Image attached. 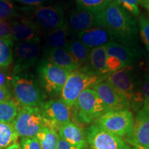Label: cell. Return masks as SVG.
<instances>
[{"label": "cell", "mask_w": 149, "mask_h": 149, "mask_svg": "<svg viewBox=\"0 0 149 149\" xmlns=\"http://www.w3.org/2000/svg\"><path fill=\"white\" fill-rule=\"evenodd\" d=\"M97 25L106 29L122 44L134 47L137 37V24L131 15L112 0L96 15Z\"/></svg>", "instance_id": "6da1fadb"}, {"label": "cell", "mask_w": 149, "mask_h": 149, "mask_svg": "<svg viewBox=\"0 0 149 149\" xmlns=\"http://www.w3.org/2000/svg\"><path fill=\"white\" fill-rule=\"evenodd\" d=\"M19 10L23 17L32 22L42 34L46 35L58 29L65 22L64 13L59 5L27 6Z\"/></svg>", "instance_id": "7a4b0ae2"}, {"label": "cell", "mask_w": 149, "mask_h": 149, "mask_svg": "<svg viewBox=\"0 0 149 149\" xmlns=\"http://www.w3.org/2000/svg\"><path fill=\"white\" fill-rule=\"evenodd\" d=\"M11 83L17 101L22 107L40 108L45 102V95L31 72L26 71L13 74Z\"/></svg>", "instance_id": "3957f363"}, {"label": "cell", "mask_w": 149, "mask_h": 149, "mask_svg": "<svg viewBox=\"0 0 149 149\" xmlns=\"http://www.w3.org/2000/svg\"><path fill=\"white\" fill-rule=\"evenodd\" d=\"M72 117L79 124H91L105 113L103 102L93 88H87L83 91L73 106Z\"/></svg>", "instance_id": "277c9868"}, {"label": "cell", "mask_w": 149, "mask_h": 149, "mask_svg": "<svg viewBox=\"0 0 149 149\" xmlns=\"http://www.w3.org/2000/svg\"><path fill=\"white\" fill-rule=\"evenodd\" d=\"M94 123L110 133L124 137L128 143L133 141L134 119L129 110L107 111Z\"/></svg>", "instance_id": "5b68a950"}, {"label": "cell", "mask_w": 149, "mask_h": 149, "mask_svg": "<svg viewBox=\"0 0 149 149\" xmlns=\"http://www.w3.org/2000/svg\"><path fill=\"white\" fill-rule=\"evenodd\" d=\"M104 79V77L85 73L80 70H74L68 76L61 93V100L71 109L84 91L93 87Z\"/></svg>", "instance_id": "8992f818"}, {"label": "cell", "mask_w": 149, "mask_h": 149, "mask_svg": "<svg viewBox=\"0 0 149 149\" xmlns=\"http://www.w3.org/2000/svg\"><path fill=\"white\" fill-rule=\"evenodd\" d=\"M40 82L46 92L56 96L61 93L70 73L46 59H42L37 66Z\"/></svg>", "instance_id": "52a82bcc"}, {"label": "cell", "mask_w": 149, "mask_h": 149, "mask_svg": "<svg viewBox=\"0 0 149 149\" xmlns=\"http://www.w3.org/2000/svg\"><path fill=\"white\" fill-rule=\"evenodd\" d=\"M13 125L22 137H36L43 128L47 127L40 108L28 107H22L19 110Z\"/></svg>", "instance_id": "ba28073f"}, {"label": "cell", "mask_w": 149, "mask_h": 149, "mask_svg": "<svg viewBox=\"0 0 149 149\" xmlns=\"http://www.w3.org/2000/svg\"><path fill=\"white\" fill-rule=\"evenodd\" d=\"M90 149H130L128 142L122 137L93 123L84 130Z\"/></svg>", "instance_id": "9c48e42d"}, {"label": "cell", "mask_w": 149, "mask_h": 149, "mask_svg": "<svg viewBox=\"0 0 149 149\" xmlns=\"http://www.w3.org/2000/svg\"><path fill=\"white\" fill-rule=\"evenodd\" d=\"M48 128L58 131L61 126L70 122V108L61 100L45 102L40 107Z\"/></svg>", "instance_id": "30bf717a"}, {"label": "cell", "mask_w": 149, "mask_h": 149, "mask_svg": "<svg viewBox=\"0 0 149 149\" xmlns=\"http://www.w3.org/2000/svg\"><path fill=\"white\" fill-rule=\"evenodd\" d=\"M40 53L38 43L17 42L13 48V74L27 71L37 62Z\"/></svg>", "instance_id": "8fae6325"}, {"label": "cell", "mask_w": 149, "mask_h": 149, "mask_svg": "<svg viewBox=\"0 0 149 149\" xmlns=\"http://www.w3.org/2000/svg\"><path fill=\"white\" fill-rule=\"evenodd\" d=\"M92 88L102 100L107 112L130 109L129 100L105 79L93 86Z\"/></svg>", "instance_id": "7c38bea8"}, {"label": "cell", "mask_w": 149, "mask_h": 149, "mask_svg": "<svg viewBox=\"0 0 149 149\" xmlns=\"http://www.w3.org/2000/svg\"><path fill=\"white\" fill-rule=\"evenodd\" d=\"M104 79L127 98L129 102L136 92L135 75L131 66H124L117 71L110 73Z\"/></svg>", "instance_id": "4fadbf2b"}, {"label": "cell", "mask_w": 149, "mask_h": 149, "mask_svg": "<svg viewBox=\"0 0 149 149\" xmlns=\"http://www.w3.org/2000/svg\"><path fill=\"white\" fill-rule=\"evenodd\" d=\"M12 35L17 42L40 43L42 34L32 22L22 17L13 19L10 22Z\"/></svg>", "instance_id": "5bb4252c"}, {"label": "cell", "mask_w": 149, "mask_h": 149, "mask_svg": "<svg viewBox=\"0 0 149 149\" xmlns=\"http://www.w3.org/2000/svg\"><path fill=\"white\" fill-rule=\"evenodd\" d=\"M107 59L105 46L92 48L87 61L79 70L85 73L105 78L109 74L107 68Z\"/></svg>", "instance_id": "9a60e30c"}, {"label": "cell", "mask_w": 149, "mask_h": 149, "mask_svg": "<svg viewBox=\"0 0 149 149\" xmlns=\"http://www.w3.org/2000/svg\"><path fill=\"white\" fill-rule=\"evenodd\" d=\"M77 37L90 49L106 46L115 40L107 30L99 26L91 28L78 33Z\"/></svg>", "instance_id": "2e32d148"}, {"label": "cell", "mask_w": 149, "mask_h": 149, "mask_svg": "<svg viewBox=\"0 0 149 149\" xmlns=\"http://www.w3.org/2000/svg\"><path fill=\"white\" fill-rule=\"evenodd\" d=\"M44 55L46 60L69 73L80 68L65 48L44 50Z\"/></svg>", "instance_id": "e0dca14e"}, {"label": "cell", "mask_w": 149, "mask_h": 149, "mask_svg": "<svg viewBox=\"0 0 149 149\" xmlns=\"http://www.w3.org/2000/svg\"><path fill=\"white\" fill-rule=\"evenodd\" d=\"M96 15L77 7L70 13L68 23V27L73 32L78 33L91 28L97 26Z\"/></svg>", "instance_id": "ac0fdd59"}, {"label": "cell", "mask_w": 149, "mask_h": 149, "mask_svg": "<svg viewBox=\"0 0 149 149\" xmlns=\"http://www.w3.org/2000/svg\"><path fill=\"white\" fill-rule=\"evenodd\" d=\"M132 143L149 149V113L139 110L134 121Z\"/></svg>", "instance_id": "d6986e66"}, {"label": "cell", "mask_w": 149, "mask_h": 149, "mask_svg": "<svg viewBox=\"0 0 149 149\" xmlns=\"http://www.w3.org/2000/svg\"><path fill=\"white\" fill-rule=\"evenodd\" d=\"M57 133L59 137L72 146L80 149L88 148V145L84 131L76 123L70 122L61 126Z\"/></svg>", "instance_id": "ffe728a7"}, {"label": "cell", "mask_w": 149, "mask_h": 149, "mask_svg": "<svg viewBox=\"0 0 149 149\" xmlns=\"http://www.w3.org/2000/svg\"><path fill=\"white\" fill-rule=\"evenodd\" d=\"M105 49L107 56L116 57L122 62L124 67L131 66L139 55L136 48L115 42L107 44Z\"/></svg>", "instance_id": "44dd1931"}, {"label": "cell", "mask_w": 149, "mask_h": 149, "mask_svg": "<svg viewBox=\"0 0 149 149\" xmlns=\"http://www.w3.org/2000/svg\"><path fill=\"white\" fill-rule=\"evenodd\" d=\"M68 36H69V27L68 23L64 22V24L61 27L46 34L45 46L44 50L65 48L69 40H68Z\"/></svg>", "instance_id": "7402d4cb"}, {"label": "cell", "mask_w": 149, "mask_h": 149, "mask_svg": "<svg viewBox=\"0 0 149 149\" xmlns=\"http://www.w3.org/2000/svg\"><path fill=\"white\" fill-rule=\"evenodd\" d=\"M65 48L69 52L70 55L79 67L85 64L91 51L90 48L83 44L77 37L70 39Z\"/></svg>", "instance_id": "603a6c76"}, {"label": "cell", "mask_w": 149, "mask_h": 149, "mask_svg": "<svg viewBox=\"0 0 149 149\" xmlns=\"http://www.w3.org/2000/svg\"><path fill=\"white\" fill-rule=\"evenodd\" d=\"M19 110L17 103L14 100L10 99L0 102V122L13 124Z\"/></svg>", "instance_id": "cb8c5ba5"}, {"label": "cell", "mask_w": 149, "mask_h": 149, "mask_svg": "<svg viewBox=\"0 0 149 149\" xmlns=\"http://www.w3.org/2000/svg\"><path fill=\"white\" fill-rule=\"evenodd\" d=\"M42 149H56L59 136L56 130L50 128H43L36 135Z\"/></svg>", "instance_id": "d4e9b609"}, {"label": "cell", "mask_w": 149, "mask_h": 149, "mask_svg": "<svg viewBox=\"0 0 149 149\" xmlns=\"http://www.w3.org/2000/svg\"><path fill=\"white\" fill-rule=\"evenodd\" d=\"M13 39H0V68H4L13 61Z\"/></svg>", "instance_id": "484cf974"}, {"label": "cell", "mask_w": 149, "mask_h": 149, "mask_svg": "<svg viewBox=\"0 0 149 149\" xmlns=\"http://www.w3.org/2000/svg\"><path fill=\"white\" fill-rule=\"evenodd\" d=\"M19 135L13 124L0 122V149H5L16 142Z\"/></svg>", "instance_id": "4316f807"}, {"label": "cell", "mask_w": 149, "mask_h": 149, "mask_svg": "<svg viewBox=\"0 0 149 149\" xmlns=\"http://www.w3.org/2000/svg\"><path fill=\"white\" fill-rule=\"evenodd\" d=\"M112 0H75L77 8L98 13L103 10Z\"/></svg>", "instance_id": "83f0119b"}, {"label": "cell", "mask_w": 149, "mask_h": 149, "mask_svg": "<svg viewBox=\"0 0 149 149\" xmlns=\"http://www.w3.org/2000/svg\"><path fill=\"white\" fill-rule=\"evenodd\" d=\"M19 15L10 0H0V20L13 19Z\"/></svg>", "instance_id": "f1b7e54d"}, {"label": "cell", "mask_w": 149, "mask_h": 149, "mask_svg": "<svg viewBox=\"0 0 149 149\" xmlns=\"http://www.w3.org/2000/svg\"><path fill=\"white\" fill-rule=\"evenodd\" d=\"M128 13L135 16L139 15L138 0H113Z\"/></svg>", "instance_id": "f546056e"}, {"label": "cell", "mask_w": 149, "mask_h": 149, "mask_svg": "<svg viewBox=\"0 0 149 149\" xmlns=\"http://www.w3.org/2000/svg\"><path fill=\"white\" fill-rule=\"evenodd\" d=\"M139 24L141 40L146 46V50L149 51V19L144 15H140Z\"/></svg>", "instance_id": "4dcf8cb0"}, {"label": "cell", "mask_w": 149, "mask_h": 149, "mask_svg": "<svg viewBox=\"0 0 149 149\" xmlns=\"http://www.w3.org/2000/svg\"><path fill=\"white\" fill-rule=\"evenodd\" d=\"M22 149H42L37 137H22L21 139Z\"/></svg>", "instance_id": "1f68e13d"}, {"label": "cell", "mask_w": 149, "mask_h": 149, "mask_svg": "<svg viewBox=\"0 0 149 149\" xmlns=\"http://www.w3.org/2000/svg\"><path fill=\"white\" fill-rule=\"evenodd\" d=\"M123 67L124 66L122 62L116 57H113V56H107V68L109 74L117 71Z\"/></svg>", "instance_id": "d6a6232c"}, {"label": "cell", "mask_w": 149, "mask_h": 149, "mask_svg": "<svg viewBox=\"0 0 149 149\" xmlns=\"http://www.w3.org/2000/svg\"><path fill=\"white\" fill-rule=\"evenodd\" d=\"M144 101V98L142 93L140 92V91H136V92L134 93L133 97L130 100V104H131V107L133 108L134 111H139V109H140L141 107H143Z\"/></svg>", "instance_id": "836d02e7"}, {"label": "cell", "mask_w": 149, "mask_h": 149, "mask_svg": "<svg viewBox=\"0 0 149 149\" xmlns=\"http://www.w3.org/2000/svg\"><path fill=\"white\" fill-rule=\"evenodd\" d=\"M0 39H13L10 24L4 20H0Z\"/></svg>", "instance_id": "e575fe53"}, {"label": "cell", "mask_w": 149, "mask_h": 149, "mask_svg": "<svg viewBox=\"0 0 149 149\" xmlns=\"http://www.w3.org/2000/svg\"><path fill=\"white\" fill-rule=\"evenodd\" d=\"M141 93H142L144 98L142 109L149 113V79H147L146 77V80L143 83Z\"/></svg>", "instance_id": "d590c367"}, {"label": "cell", "mask_w": 149, "mask_h": 149, "mask_svg": "<svg viewBox=\"0 0 149 149\" xmlns=\"http://www.w3.org/2000/svg\"><path fill=\"white\" fill-rule=\"evenodd\" d=\"M26 4L29 6H44L46 3H51L54 0H13Z\"/></svg>", "instance_id": "8d00e7d4"}, {"label": "cell", "mask_w": 149, "mask_h": 149, "mask_svg": "<svg viewBox=\"0 0 149 149\" xmlns=\"http://www.w3.org/2000/svg\"><path fill=\"white\" fill-rule=\"evenodd\" d=\"M56 149H80L78 148L77 147L72 146V144H69L68 142H67L66 141H65L64 139H63L61 137H59L58 144H57V148Z\"/></svg>", "instance_id": "74e56055"}, {"label": "cell", "mask_w": 149, "mask_h": 149, "mask_svg": "<svg viewBox=\"0 0 149 149\" xmlns=\"http://www.w3.org/2000/svg\"><path fill=\"white\" fill-rule=\"evenodd\" d=\"M11 94L7 87H0V102L10 100Z\"/></svg>", "instance_id": "f35d334b"}, {"label": "cell", "mask_w": 149, "mask_h": 149, "mask_svg": "<svg viewBox=\"0 0 149 149\" xmlns=\"http://www.w3.org/2000/svg\"><path fill=\"white\" fill-rule=\"evenodd\" d=\"M10 81H11V79H10L4 72L0 71V87H8Z\"/></svg>", "instance_id": "ab89813d"}, {"label": "cell", "mask_w": 149, "mask_h": 149, "mask_svg": "<svg viewBox=\"0 0 149 149\" xmlns=\"http://www.w3.org/2000/svg\"><path fill=\"white\" fill-rule=\"evenodd\" d=\"M6 149H22L21 146H20L19 144H18L17 142H15L13 144L10 145L8 147H7Z\"/></svg>", "instance_id": "60d3db41"}, {"label": "cell", "mask_w": 149, "mask_h": 149, "mask_svg": "<svg viewBox=\"0 0 149 149\" xmlns=\"http://www.w3.org/2000/svg\"><path fill=\"white\" fill-rule=\"evenodd\" d=\"M138 1L142 6L146 8H149V0H138Z\"/></svg>", "instance_id": "b9f144b4"}, {"label": "cell", "mask_w": 149, "mask_h": 149, "mask_svg": "<svg viewBox=\"0 0 149 149\" xmlns=\"http://www.w3.org/2000/svg\"><path fill=\"white\" fill-rule=\"evenodd\" d=\"M131 144H133L134 146L133 147V148H130V149H146V148H144V147H141L139 146V145L135 144V143H132Z\"/></svg>", "instance_id": "7bdbcfd3"}, {"label": "cell", "mask_w": 149, "mask_h": 149, "mask_svg": "<svg viewBox=\"0 0 149 149\" xmlns=\"http://www.w3.org/2000/svg\"><path fill=\"white\" fill-rule=\"evenodd\" d=\"M147 63H148V66L149 68V54H148V55L147 56Z\"/></svg>", "instance_id": "ee69618b"}, {"label": "cell", "mask_w": 149, "mask_h": 149, "mask_svg": "<svg viewBox=\"0 0 149 149\" xmlns=\"http://www.w3.org/2000/svg\"><path fill=\"white\" fill-rule=\"evenodd\" d=\"M146 77L148 79H149V72H148V73L146 75Z\"/></svg>", "instance_id": "f6af8a7d"}, {"label": "cell", "mask_w": 149, "mask_h": 149, "mask_svg": "<svg viewBox=\"0 0 149 149\" xmlns=\"http://www.w3.org/2000/svg\"><path fill=\"white\" fill-rule=\"evenodd\" d=\"M147 9V10H148V12H149V8H146Z\"/></svg>", "instance_id": "bcb514c9"}, {"label": "cell", "mask_w": 149, "mask_h": 149, "mask_svg": "<svg viewBox=\"0 0 149 149\" xmlns=\"http://www.w3.org/2000/svg\"><path fill=\"white\" fill-rule=\"evenodd\" d=\"M10 1H13V0H10Z\"/></svg>", "instance_id": "7dc6e473"}, {"label": "cell", "mask_w": 149, "mask_h": 149, "mask_svg": "<svg viewBox=\"0 0 149 149\" xmlns=\"http://www.w3.org/2000/svg\"><path fill=\"white\" fill-rule=\"evenodd\" d=\"M146 149H147V148H146Z\"/></svg>", "instance_id": "c3c4849f"}]
</instances>
